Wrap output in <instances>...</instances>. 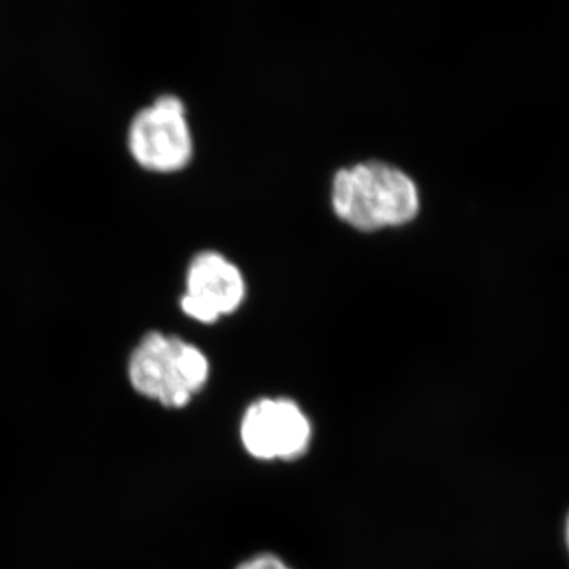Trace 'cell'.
Instances as JSON below:
<instances>
[{
	"instance_id": "7",
	"label": "cell",
	"mask_w": 569,
	"mask_h": 569,
	"mask_svg": "<svg viewBox=\"0 0 569 569\" xmlns=\"http://www.w3.org/2000/svg\"><path fill=\"white\" fill-rule=\"evenodd\" d=\"M567 542H568V549H569V518L567 523Z\"/></svg>"
},
{
	"instance_id": "3",
	"label": "cell",
	"mask_w": 569,
	"mask_h": 569,
	"mask_svg": "<svg viewBox=\"0 0 569 569\" xmlns=\"http://www.w3.org/2000/svg\"><path fill=\"white\" fill-rule=\"evenodd\" d=\"M239 436L247 455L261 462H293L307 455L313 427L290 397H261L246 408Z\"/></svg>"
},
{
	"instance_id": "6",
	"label": "cell",
	"mask_w": 569,
	"mask_h": 569,
	"mask_svg": "<svg viewBox=\"0 0 569 569\" xmlns=\"http://www.w3.org/2000/svg\"><path fill=\"white\" fill-rule=\"evenodd\" d=\"M236 569H293L274 553H257L238 565Z\"/></svg>"
},
{
	"instance_id": "1",
	"label": "cell",
	"mask_w": 569,
	"mask_h": 569,
	"mask_svg": "<svg viewBox=\"0 0 569 569\" xmlns=\"http://www.w3.org/2000/svg\"><path fill=\"white\" fill-rule=\"evenodd\" d=\"M331 189L336 216L367 233L413 222L421 206L417 182L406 171L383 162L342 168Z\"/></svg>"
},
{
	"instance_id": "2",
	"label": "cell",
	"mask_w": 569,
	"mask_h": 569,
	"mask_svg": "<svg viewBox=\"0 0 569 569\" xmlns=\"http://www.w3.org/2000/svg\"><path fill=\"white\" fill-rule=\"evenodd\" d=\"M209 372L211 366L200 348L159 331L142 337L129 361L134 391L167 408L189 406L208 383Z\"/></svg>"
},
{
	"instance_id": "4",
	"label": "cell",
	"mask_w": 569,
	"mask_h": 569,
	"mask_svg": "<svg viewBox=\"0 0 569 569\" xmlns=\"http://www.w3.org/2000/svg\"><path fill=\"white\" fill-rule=\"evenodd\" d=\"M129 149L137 163L152 173H176L190 163L193 138L186 107L176 96L159 97L134 114Z\"/></svg>"
},
{
	"instance_id": "5",
	"label": "cell",
	"mask_w": 569,
	"mask_h": 569,
	"mask_svg": "<svg viewBox=\"0 0 569 569\" xmlns=\"http://www.w3.org/2000/svg\"><path fill=\"white\" fill-rule=\"evenodd\" d=\"M247 295L241 269L224 254L206 250L194 254L187 268L181 309L198 323L213 325L233 316Z\"/></svg>"
}]
</instances>
